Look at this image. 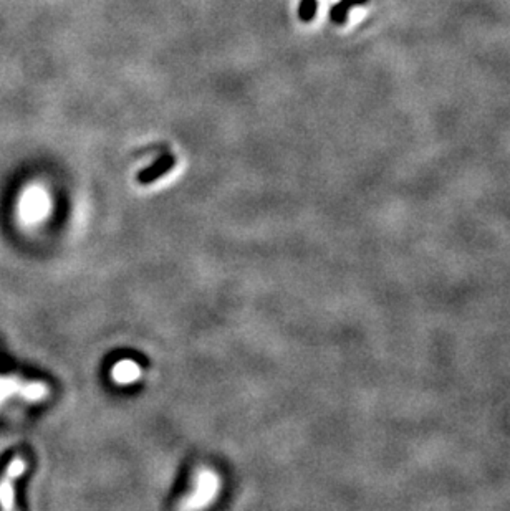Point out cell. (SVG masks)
Listing matches in <instances>:
<instances>
[{"label": "cell", "instance_id": "cell-2", "mask_svg": "<svg viewBox=\"0 0 510 511\" xmlns=\"http://www.w3.org/2000/svg\"><path fill=\"white\" fill-rule=\"evenodd\" d=\"M217 490V478L209 472H204L199 475L198 480V488H196V493L193 495V502L189 503V507H203L209 500L216 495Z\"/></svg>", "mask_w": 510, "mask_h": 511}, {"label": "cell", "instance_id": "cell-8", "mask_svg": "<svg viewBox=\"0 0 510 511\" xmlns=\"http://www.w3.org/2000/svg\"><path fill=\"white\" fill-rule=\"evenodd\" d=\"M22 394L27 399H32V401H35V399H40L45 396V387L40 386V384H30V386H25L22 389Z\"/></svg>", "mask_w": 510, "mask_h": 511}, {"label": "cell", "instance_id": "cell-9", "mask_svg": "<svg viewBox=\"0 0 510 511\" xmlns=\"http://www.w3.org/2000/svg\"><path fill=\"white\" fill-rule=\"evenodd\" d=\"M17 389H18V384L12 381V379L0 377V401H4L5 397L17 391Z\"/></svg>", "mask_w": 510, "mask_h": 511}, {"label": "cell", "instance_id": "cell-1", "mask_svg": "<svg viewBox=\"0 0 510 511\" xmlns=\"http://www.w3.org/2000/svg\"><path fill=\"white\" fill-rule=\"evenodd\" d=\"M50 210L48 197L43 189L40 187H32L28 189L20 199V217L25 224H37L43 220Z\"/></svg>", "mask_w": 510, "mask_h": 511}, {"label": "cell", "instance_id": "cell-4", "mask_svg": "<svg viewBox=\"0 0 510 511\" xmlns=\"http://www.w3.org/2000/svg\"><path fill=\"white\" fill-rule=\"evenodd\" d=\"M368 0H341L340 4L333 5L331 7V12H330V17L335 23L341 25L346 22V17H348V12H350V9L353 7V5H361V4H366Z\"/></svg>", "mask_w": 510, "mask_h": 511}, {"label": "cell", "instance_id": "cell-3", "mask_svg": "<svg viewBox=\"0 0 510 511\" xmlns=\"http://www.w3.org/2000/svg\"><path fill=\"white\" fill-rule=\"evenodd\" d=\"M113 377L116 379V382H121V384L134 382L136 379L139 377L138 364L133 362V361H121V362H118L113 369Z\"/></svg>", "mask_w": 510, "mask_h": 511}, {"label": "cell", "instance_id": "cell-5", "mask_svg": "<svg viewBox=\"0 0 510 511\" xmlns=\"http://www.w3.org/2000/svg\"><path fill=\"white\" fill-rule=\"evenodd\" d=\"M173 163H174V159L171 158V156H166V158L158 161V163H156V164L153 166V168L146 169V171L143 172V174L139 176L141 181H143V182H151L153 179H156V177H158V176L164 174V172L168 171V169L171 168V166H173Z\"/></svg>", "mask_w": 510, "mask_h": 511}, {"label": "cell", "instance_id": "cell-7", "mask_svg": "<svg viewBox=\"0 0 510 511\" xmlns=\"http://www.w3.org/2000/svg\"><path fill=\"white\" fill-rule=\"evenodd\" d=\"M12 478L7 477L5 482L0 483V503H2L4 508L12 507V498H14V490H12Z\"/></svg>", "mask_w": 510, "mask_h": 511}, {"label": "cell", "instance_id": "cell-6", "mask_svg": "<svg viewBox=\"0 0 510 511\" xmlns=\"http://www.w3.org/2000/svg\"><path fill=\"white\" fill-rule=\"evenodd\" d=\"M317 0H302L299 7V17L304 20V22H310V20L315 17L317 14Z\"/></svg>", "mask_w": 510, "mask_h": 511}]
</instances>
